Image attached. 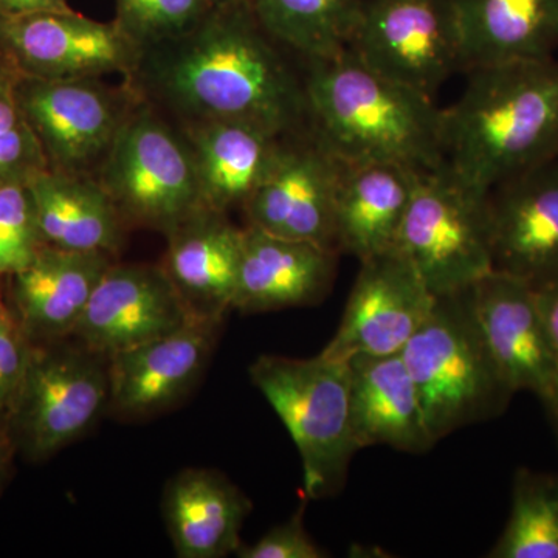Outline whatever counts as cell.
I'll return each mask as SVG.
<instances>
[{"mask_svg":"<svg viewBox=\"0 0 558 558\" xmlns=\"http://www.w3.org/2000/svg\"><path fill=\"white\" fill-rule=\"evenodd\" d=\"M464 70L553 58L558 0H454Z\"/></svg>","mask_w":558,"mask_h":558,"instance_id":"d4e9b609","label":"cell"},{"mask_svg":"<svg viewBox=\"0 0 558 558\" xmlns=\"http://www.w3.org/2000/svg\"><path fill=\"white\" fill-rule=\"evenodd\" d=\"M161 510L175 556L222 558L241 548L252 502L218 470L185 469L165 487Z\"/></svg>","mask_w":558,"mask_h":558,"instance_id":"7402d4cb","label":"cell"},{"mask_svg":"<svg viewBox=\"0 0 558 558\" xmlns=\"http://www.w3.org/2000/svg\"><path fill=\"white\" fill-rule=\"evenodd\" d=\"M47 168L49 163L38 138L24 120L11 130L0 132V185L28 182Z\"/></svg>","mask_w":558,"mask_h":558,"instance_id":"d6a6232c","label":"cell"},{"mask_svg":"<svg viewBox=\"0 0 558 558\" xmlns=\"http://www.w3.org/2000/svg\"><path fill=\"white\" fill-rule=\"evenodd\" d=\"M348 49L428 97L464 70L454 0H363Z\"/></svg>","mask_w":558,"mask_h":558,"instance_id":"9c48e42d","label":"cell"},{"mask_svg":"<svg viewBox=\"0 0 558 558\" xmlns=\"http://www.w3.org/2000/svg\"><path fill=\"white\" fill-rule=\"evenodd\" d=\"M351 369V425L359 450L388 446L425 453L435 446L402 355H357Z\"/></svg>","mask_w":558,"mask_h":558,"instance_id":"44dd1931","label":"cell"},{"mask_svg":"<svg viewBox=\"0 0 558 558\" xmlns=\"http://www.w3.org/2000/svg\"><path fill=\"white\" fill-rule=\"evenodd\" d=\"M0 299H2V293H0Z\"/></svg>","mask_w":558,"mask_h":558,"instance_id":"60d3db41","label":"cell"},{"mask_svg":"<svg viewBox=\"0 0 558 558\" xmlns=\"http://www.w3.org/2000/svg\"><path fill=\"white\" fill-rule=\"evenodd\" d=\"M5 310V303H3V299H0V311Z\"/></svg>","mask_w":558,"mask_h":558,"instance_id":"ab89813d","label":"cell"},{"mask_svg":"<svg viewBox=\"0 0 558 558\" xmlns=\"http://www.w3.org/2000/svg\"><path fill=\"white\" fill-rule=\"evenodd\" d=\"M304 86L314 135L341 163L428 171L446 161L442 109L433 97L380 75L351 50L310 61Z\"/></svg>","mask_w":558,"mask_h":558,"instance_id":"3957f363","label":"cell"},{"mask_svg":"<svg viewBox=\"0 0 558 558\" xmlns=\"http://www.w3.org/2000/svg\"><path fill=\"white\" fill-rule=\"evenodd\" d=\"M211 0H116V24L143 50L193 32L209 11Z\"/></svg>","mask_w":558,"mask_h":558,"instance_id":"f1b7e54d","label":"cell"},{"mask_svg":"<svg viewBox=\"0 0 558 558\" xmlns=\"http://www.w3.org/2000/svg\"><path fill=\"white\" fill-rule=\"evenodd\" d=\"M436 300L399 248L362 260L339 329L322 354L343 362L400 354Z\"/></svg>","mask_w":558,"mask_h":558,"instance_id":"7c38bea8","label":"cell"},{"mask_svg":"<svg viewBox=\"0 0 558 558\" xmlns=\"http://www.w3.org/2000/svg\"><path fill=\"white\" fill-rule=\"evenodd\" d=\"M68 0H0V17L31 16L47 11H68Z\"/></svg>","mask_w":558,"mask_h":558,"instance_id":"e575fe53","label":"cell"},{"mask_svg":"<svg viewBox=\"0 0 558 558\" xmlns=\"http://www.w3.org/2000/svg\"><path fill=\"white\" fill-rule=\"evenodd\" d=\"M98 182L126 227L165 236L205 207L190 148L146 105L131 106Z\"/></svg>","mask_w":558,"mask_h":558,"instance_id":"52a82bcc","label":"cell"},{"mask_svg":"<svg viewBox=\"0 0 558 558\" xmlns=\"http://www.w3.org/2000/svg\"><path fill=\"white\" fill-rule=\"evenodd\" d=\"M17 454L9 421H0V490L10 478L11 465Z\"/></svg>","mask_w":558,"mask_h":558,"instance_id":"8d00e7d4","label":"cell"},{"mask_svg":"<svg viewBox=\"0 0 558 558\" xmlns=\"http://www.w3.org/2000/svg\"><path fill=\"white\" fill-rule=\"evenodd\" d=\"M213 5H222V3L234 2V0H211Z\"/></svg>","mask_w":558,"mask_h":558,"instance_id":"f35d334b","label":"cell"},{"mask_svg":"<svg viewBox=\"0 0 558 558\" xmlns=\"http://www.w3.org/2000/svg\"><path fill=\"white\" fill-rule=\"evenodd\" d=\"M400 355L435 442L454 429L497 416L512 398L481 337L468 290L436 300Z\"/></svg>","mask_w":558,"mask_h":558,"instance_id":"5b68a950","label":"cell"},{"mask_svg":"<svg viewBox=\"0 0 558 558\" xmlns=\"http://www.w3.org/2000/svg\"><path fill=\"white\" fill-rule=\"evenodd\" d=\"M220 318H190L170 333L108 357V410L123 418L153 416L185 398L207 368Z\"/></svg>","mask_w":558,"mask_h":558,"instance_id":"9a60e30c","label":"cell"},{"mask_svg":"<svg viewBox=\"0 0 558 558\" xmlns=\"http://www.w3.org/2000/svg\"><path fill=\"white\" fill-rule=\"evenodd\" d=\"M488 194L462 182L447 160L418 172L398 248L436 299L494 270Z\"/></svg>","mask_w":558,"mask_h":558,"instance_id":"8992f818","label":"cell"},{"mask_svg":"<svg viewBox=\"0 0 558 558\" xmlns=\"http://www.w3.org/2000/svg\"><path fill=\"white\" fill-rule=\"evenodd\" d=\"M108 357L62 339L33 343L10 416L17 453L46 461L80 439L108 410Z\"/></svg>","mask_w":558,"mask_h":558,"instance_id":"ba28073f","label":"cell"},{"mask_svg":"<svg viewBox=\"0 0 558 558\" xmlns=\"http://www.w3.org/2000/svg\"><path fill=\"white\" fill-rule=\"evenodd\" d=\"M44 245L112 256L126 223L98 180L47 170L28 180Z\"/></svg>","mask_w":558,"mask_h":558,"instance_id":"484cf974","label":"cell"},{"mask_svg":"<svg viewBox=\"0 0 558 558\" xmlns=\"http://www.w3.org/2000/svg\"><path fill=\"white\" fill-rule=\"evenodd\" d=\"M190 318L161 266L112 263L92 293L72 339L110 357L170 333Z\"/></svg>","mask_w":558,"mask_h":558,"instance_id":"2e32d148","label":"cell"},{"mask_svg":"<svg viewBox=\"0 0 558 558\" xmlns=\"http://www.w3.org/2000/svg\"><path fill=\"white\" fill-rule=\"evenodd\" d=\"M304 506L286 523L271 527L253 545H241L240 558H323L325 550L307 534L304 527Z\"/></svg>","mask_w":558,"mask_h":558,"instance_id":"1f68e13d","label":"cell"},{"mask_svg":"<svg viewBox=\"0 0 558 558\" xmlns=\"http://www.w3.org/2000/svg\"><path fill=\"white\" fill-rule=\"evenodd\" d=\"M226 213L201 208L167 234L161 269L191 317H226L233 304L244 247V230Z\"/></svg>","mask_w":558,"mask_h":558,"instance_id":"d6986e66","label":"cell"},{"mask_svg":"<svg viewBox=\"0 0 558 558\" xmlns=\"http://www.w3.org/2000/svg\"><path fill=\"white\" fill-rule=\"evenodd\" d=\"M343 167L315 135L300 145L284 143L269 174L244 204L248 226L337 250L336 199Z\"/></svg>","mask_w":558,"mask_h":558,"instance_id":"5bb4252c","label":"cell"},{"mask_svg":"<svg viewBox=\"0 0 558 558\" xmlns=\"http://www.w3.org/2000/svg\"><path fill=\"white\" fill-rule=\"evenodd\" d=\"M418 172L392 163L344 165L336 199L337 250L362 263L398 248Z\"/></svg>","mask_w":558,"mask_h":558,"instance_id":"603a6c76","label":"cell"},{"mask_svg":"<svg viewBox=\"0 0 558 558\" xmlns=\"http://www.w3.org/2000/svg\"><path fill=\"white\" fill-rule=\"evenodd\" d=\"M0 49L27 78L68 81L121 73L134 78L143 49L116 21L76 11L0 17Z\"/></svg>","mask_w":558,"mask_h":558,"instance_id":"30bf717a","label":"cell"},{"mask_svg":"<svg viewBox=\"0 0 558 558\" xmlns=\"http://www.w3.org/2000/svg\"><path fill=\"white\" fill-rule=\"evenodd\" d=\"M546 407H548L550 414H553L554 422H556V427L558 429V387L554 395L550 396L548 402H546Z\"/></svg>","mask_w":558,"mask_h":558,"instance_id":"74e56055","label":"cell"},{"mask_svg":"<svg viewBox=\"0 0 558 558\" xmlns=\"http://www.w3.org/2000/svg\"><path fill=\"white\" fill-rule=\"evenodd\" d=\"M470 307L492 362L512 395L531 391L548 402L558 387V362L539 312L537 290L492 270L468 289Z\"/></svg>","mask_w":558,"mask_h":558,"instance_id":"4fadbf2b","label":"cell"},{"mask_svg":"<svg viewBox=\"0 0 558 558\" xmlns=\"http://www.w3.org/2000/svg\"><path fill=\"white\" fill-rule=\"evenodd\" d=\"M488 215L494 270L558 282V156L492 190Z\"/></svg>","mask_w":558,"mask_h":558,"instance_id":"e0dca14e","label":"cell"},{"mask_svg":"<svg viewBox=\"0 0 558 558\" xmlns=\"http://www.w3.org/2000/svg\"><path fill=\"white\" fill-rule=\"evenodd\" d=\"M278 46L252 0H234L213 7L189 35L143 50L132 81H149L190 121H244L286 138L310 120V106Z\"/></svg>","mask_w":558,"mask_h":558,"instance_id":"6da1fadb","label":"cell"},{"mask_svg":"<svg viewBox=\"0 0 558 558\" xmlns=\"http://www.w3.org/2000/svg\"><path fill=\"white\" fill-rule=\"evenodd\" d=\"M464 94L442 110L446 160L490 193L558 156V62H505L469 70Z\"/></svg>","mask_w":558,"mask_h":558,"instance_id":"7a4b0ae2","label":"cell"},{"mask_svg":"<svg viewBox=\"0 0 558 558\" xmlns=\"http://www.w3.org/2000/svg\"><path fill=\"white\" fill-rule=\"evenodd\" d=\"M537 290L539 312L558 362V282Z\"/></svg>","mask_w":558,"mask_h":558,"instance_id":"d590c367","label":"cell"},{"mask_svg":"<svg viewBox=\"0 0 558 558\" xmlns=\"http://www.w3.org/2000/svg\"><path fill=\"white\" fill-rule=\"evenodd\" d=\"M112 256L43 245L31 264L9 278L7 310L32 343L69 339Z\"/></svg>","mask_w":558,"mask_h":558,"instance_id":"ac0fdd59","label":"cell"},{"mask_svg":"<svg viewBox=\"0 0 558 558\" xmlns=\"http://www.w3.org/2000/svg\"><path fill=\"white\" fill-rule=\"evenodd\" d=\"M32 341L9 310L0 311V421H9L20 396Z\"/></svg>","mask_w":558,"mask_h":558,"instance_id":"4dcf8cb0","label":"cell"},{"mask_svg":"<svg viewBox=\"0 0 558 558\" xmlns=\"http://www.w3.org/2000/svg\"><path fill=\"white\" fill-rule=\"evenodd\" d=\"M490 558H558V476L520 469L512 508Z\"/></svg>","mask_w":558,"mask_h":558,"instance_id":"83f0119b","label":"cell"},{"mask_svg":"<svg viewBox=\"0 0 558 558\" xmlns=\"http://www.w3.org/2000/svg\"><path fill=\"white\" fill-rule=\"evenodd\" d=\"M43 245L28 182L0 185V277L31 264Z\"/></svg>","mask_w":558,"mask_h":558,"instance_id":"f546056e","label":"cell"},{"mask_svg":"<svg viewBox=\"0 0 558 558\" xmlns=\"http://www.w3.org/2000/svg\"><path fill=\"white\" fill-rule=\"evenodd\" d=\"M248 376L299 450L307 499L339 494L359 451L352 435L349 363L322 352L312 359L260 355Z\"/></svg>","mask_w":558,"mask_h":558,"instance_id":"277c9868","label":"cell"},{"mask_svg":"<svg viewBox=\"0 0 558 558\" xmlns=\"http://www.w3.org/2000/svg\"><path fill=\"white\" fill-rule=\"evenodd\" d=\"M264 31L307 61L348 50L363 0H252Z\"/></svg>","mask_w":558,"mask_h":558,"instance_id":"4316f807","label":"cell"},{"mask_svg":"<svg viewBox=\"0 0 558 558\" xmlns=\"http://www.w3.org/2000/svg\"><path fill=\"white\" fill-rule=\"evenodd\" d=\"M190 150L205 207L244 205L277 161L284 140L244 121H190Z\"/></svg>","mask_w":558,"mask_h":558,"instance_id":"cb8c5ba5","label":"cell"},{"mask_svg":"<svg viewBox=\"0 0 558 558\" xmlns=\"http://www.w3.org/2000/svg\"><path fill=\"white\" fill-rule=\"evenodd\" d=\"M22 75L16 65L0 49V132L11 130L22 120L17 105V87Z\"/></svg>","mask_w":558,"mask_h":558,"instance_id":"836d02e7","label":"cell"},{"mask_svg":"<svg viewBox=\"0 0 558 558\" xmlns=\"http://www.w3.org/2000/svg\"><path fill=\"white\" fill-rule=\"evenodd\" d=\"M17 105L50 170L78 175H90L101 167L132 106L97 78L27 76H22L17 87Z\"/></svg>","mask_w":558,"mask_h":558,"instance_id":"8fae6325","label":"cell"},{"mask_svg":"<svg viewBox=\"0 0 558 558\" xmlns=\"http://www.w3.org/2000/svg\"><path fill=\"white\" fill-rule=\"evenodd\" d=\"M337 253L248 226L231 310L258 314L317 303L336 277Z\"/></svg>","mask_w":558,"mask_h":558,"instance_id":"ffe728a7","label":"cell"}]
</instances>
